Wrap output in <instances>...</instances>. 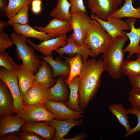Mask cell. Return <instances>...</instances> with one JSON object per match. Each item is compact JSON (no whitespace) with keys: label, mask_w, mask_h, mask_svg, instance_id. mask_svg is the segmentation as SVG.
Masks as SVG:
<instances>
[{"label":"cell","mask_w":140,"mask_h":140,"mask_svg":"<svg viewBox=\"0 0 140 140\" xmlns=\"http://www.w3.org/2000/svg\"><path fill=\"white\" fill-rule=\"evenodd\" d=\"M0 66L10 70L16 69L18 65L13 61L7 52H5L0 53Z\"/></svg>","instance_id":"cell-33"},{"label":"cell","mask_w":140,"mask_h":140,"mask_svg":"<svg viewBox=\"0 0 140 140\" xmlns=\"http://www.w3.org/2000/svg\"><path fill=\"white\" fill-rule=\"evenodd\" d=\"M87 5L92 13L104 21L119 5L118 0H88Z\"/></svg>","instance_id":"cell-8"},{"label":"cell","mask_w":140,"mask_h":140,"mask_svg":"<svg viewBox=\"0 0 140 140\" xmlns=\"http://www.w3.org/2000/svg\"><path fill=\"white\" fill-rule=\"evenodd\" d=\"M30 5H27L19 11L13 16L9 18L7 23L9 25L18 24L22 25L29 24L28 11Z\"/></svg>","instance_id":"cell-32"},{"label":"cell","mask_w":140,"mask_h":140,"mask_svg":"<svg viewBox=\"0 0 140 140\" xmlns=\"http://www.w3.org/2000/svg\"><path fill=\"white\" fill-rule=\"evenodd\" d=\"M14 45L8 34L3 31H0V53L5 52L6 50Z\"/></svg>","instance_id":"cell-34"},{"label":"cell","mask_w":140,"mask_h":140,"mask_svg":"<svg viewBox=\"0 0 140 140\" xmlns=\"http://www.w3.org/2000/svg\"><path fill=\"white\" fill-rule=\"evenodd\" d=\"M43 105L55 114V119L57 120H64L71 119L79 120L84 117L81 114L84 112L83 111L77 112L73 110L61 101L55 102L48 100Z\"/></svg>","instance_id":"cell-10"},{"label":"cell","mask_w":140,"mask_h":140,"mask_svg":"<svg viewBox=\"0 0 140 140\" xmlns=\"http://www.w3.org/2000/svg\"><path fill=\"white\" fill-rule=\"evenodd\" d=\"M71 7V3L68 0H58L56 7L51 10L49 15L58 19L70 22L72 18Z\"/></svg>","instance_id":"cell-27"},{"label":"cell","mask_w":140,"mask_h":140,"mask_svg":"<svg viewBox=\"0 0 140 140\" xmlns=\"http://www.w3.org/2000/svg\"><path fill=\"white\" fill-rule=\"evenodd\" d=\"M35 29L47 34L51 38L66 34L72 30L71 22L53 18L45 27L34 26Z\"/></svg>","instance_id":"cell-12"},{"label":"cell","mask_w":140,"mask_h":140,"mask_svg":"<svg viewBox=\"0 0 140 140\" xmlns=\"http://www.w3.org/2000/svg\"><path fill=\"white\" fill-rule=\"evenodd\" d=\"M71 20L72 33L75 43L79 45L85 44L90 26L91 18L86 12H78L71 14Z\"/></svg>","instance_id":"cell-7"},{"label":"cell","mask_w":140,"mask_h":140,"mask_svg":"<svg viewBox=\"0 0 140 140\" xmlns=\"http://www.w3.org/2000/svg\"><path fill=\"white\" fill-rule=\"evenodd\" d=\"M70 3L71 7L70 12L71 14L76 12H86V7L83 0H68Z\"/></svg>","instance_id":"cell-35"},{"label":"cell","mask_w":140,"mask_h":140,"mask_svg":"<svg viewBox=\"0 0 140 140\" xmlns=\"http://www.w3.org/2000/svg\"><path fill=\"white\" fill-rule=\"evenodd\" d=\"M23 105H43L49 100L48 88L34 83L30 89L23 96Z\"/></svg>","instance_id":"cell-14"},{"label":"cell","mask_w":140,"mask_h":140,"mask_svg":"<svg viewBox=\"0 0 140 140\" xmlns=\"http://www.w3.org/2000/svg\"><path fill=\"white\" fill-rule=\"evenodd\" d=\"M64 58L69 63L70 67L69 76L65 82L68 86L76 76L79 75L82 69L83 62L81 56L77 54L73 57H64Z\"/></svg>","instance_id":"cell-29"},{"label":"cell","mask_w":140,"mask_h":140,"mask_svg":"<svg viewBox=\"0 0 140 140\" xmlns=\"http://www.w3.org/2000/svg\"><path fill=\"white\" fill-rule=\"evenodd\" d=\"M0 79L8 86L13 97L15 113L19 115L23 106V96L19 85L16 69L8 70L3 68L0 70Z\"/></svg>","instance_id":"cell-5"},{"label":"cell","mask_w":140,"mask_h":140,"mask_svg":"<svg viewBox=\"0 0 140 140\" xmlns=\"http://www.w3.org/2000/svg\"><path fill=\"white\" fill-rule=\"evenodd\" d=\"M129 114H133L136 116L138 119V123L136 126L131 129L128 133H126L124 137H127L137 132L140 131V110L135 108H132L127 109Z\"/></svg>","instance_id":"cell-36"},{"label":"cell","mask_w":140,"mask_h":140,"mask_svg":"<svg viewBox=\"0 0 140 140\" xmlns=\"http://www.w3.org/2000/svg\"><path fill=\"white\" fill-rule=\"evenodd\" d=\"M67 35L66 34L55 38L41 41L40 44H35L29 38H28L26 42L35 50L41 53L44 55L46 56L51 55L53 51L65 46L67 43Z\"/></svg>","instance_id":"cell-13"},{"label":"cell","mask_w":140,"mask_h":140,"mask_svg":"<svg viewBox=\"0 0 140 140\" xmlns=\"http://www.w3.org/2000/svg\"><path fill=\"white\" fill-rule=\"evenodd\" d=\"M31 10L34 14L38 15L40 13L42 10V6H31Z\"/></svg>","instance_id":"cell-43"},{"label":"cell","mask_w":140,"mask_h":140,"mask_svg":"<svg viewBox=\"0 0 140 140\" xmlns=\"http://www.w3.org/2000/svg\"><path fill=\"white\" fill-rule=\"evenodd\" d=\"M66 41L67 43L65 46L55 50L60 56L64 54L71 55L79 54L82 56L83 62L88 60L89 56L94 57L88 45L86 44L81 45L77 44L74 39L72 34L67 38Z\"/></svg>","instance_id":"cell-11"},{"label":"cell","mask_w":140,"mask_h":140,"mask_svg":"<svg viewBox=\"0 0 140 140\" xmlns=\"http://www.w3.org/2000/svg\"><path fill=\"white\" fill-rule=\"evenodd\" d=\"M132 3V0H125L123 5L109 16L120 19L127 17L140 19V6L135 8Z\"/></svg>","instance_id":"cell-25"},{"label":"cell","mask_w":140,"mask_h":140,"mask_svg":"<svg viewBox=\"0 0 140 140\" xmlns=\"http://www.w3.org/2000/svg\"><path fill=\"white\" fill-rule=\"evenodd\" d=\"M79 84V76L78 75L74 78L68 85L70 90L69 99L67 102L65 103L68 107L77 112L83 111L78 105Z\"/></svg>","instance_id":"cell-26"},{"label":"cell","mask_w":140,"mask_h":140,"mask_svg":"<svg viewBox=\"0 0 140 140\" xmlns=\"http://www.w3.org/2000/svg\"><path fill=\"white\" fill-rule=\"evenodd\" d=\"M125 34L113 40L102 57L103 67L113 79H118L121 76V67L124 58V46L128 39Z\"/></svg>","instance_id":"cell-2"},{"label":"cell","mask_w":140,"mask_h":140,"mask_svg":"<svg viewBox=\"0 0 140 140\" xmlns=\"http://www.w3.org/2000/svg\"></svg>","instance_id":"cell-48"},{"label":"cell","mask_w":140,"mask_h":140,"mask_svg":"<svg viewBox=\"0 0 140 140\" xmlns=\"http://www.w3.org/2000/svg\"><path fill=\"white\" fill-rule=\"evenodd\" d=\"M132 87V90L135 93L140 94V75L128 77Z\"/></svg>","instance_id":"cell-39"},{"label":"cell","mask_w":140,"mask_h":140,"mask_svg":"<svg viewBox=\"0 0 140 140\" xmlns=\"http://www.w3.org/2000/svg\"><path fill=\"white\" fill-rule=\"evenodd\" d=\"M0 117V137L7 133L19 132L25 123L18 114L14 116L5 114Z\"/></svg>","instance_id":"cell-18"},{"label":"cell","mask_w":140,"mask_h":140,"mask_svg":"<svg viewBox=\"0 0 140 140\" xmlns=\"http://www.w3.org/2000/svg\"><path fill=\"white\" fill-rule=\"evenodd\" d=\"M83 121L72 119L64 120L52 119L49 122V124L56 129V134L53 140H62L72 127L80 125Z\"/></svg>","instance_id":"cell-22"},{"label":"cell","mask_w":140,"mask_h":140,"mask_svg":"<svg viewBox=\"0 0 140 140\" xmlns=\"http://www.w3.org/2000/svg\"><path fill=\"white\" fill-rule=\"evenodd\" d=\"M88 136L86 133L81 132L72 138H64L62 140H83L85 139Z\"/></svg>","instance_id":"cell-42"},{"label":"cell","mask_w":140,"mask_h":140,"mask_svg":"<svg viewBox=\"0 0 140 140\" xmlns=\"http://www.w3.org/2000/svg\"><path fill=\"white\" fill-rule=\"evenodd\" d=\"M38 56L47 62L52 67L53 70L52 77L53 78L60 75L68 78L70 73V67L67 61H63L59 57L54 59L52 55Z\"/></svg>","instance_id":"cell-23"},{"label":"cell","mask_w":140,"mask_h":140,"mask_svg":"<svg viewBox=\"0 0 140 140\" xmlns=\"http://www.w3.org/2000/svg\"><path fill=\"white\" fill-rule=\"evenodd\" d=\"M19 115L25 123L50 122L52 119L56 118L55 114L43 105L39 104L23 105Z\"/></svg>","instance_id":"cell-6"},{"label":"cell","mask_w":140,"mask_h":140,"mask_svg":"<svg viewBox=\"0 0 140 140\" xmlns=\"http://www.w3.org/2000/svg\"><path fill=\"white\" fill-rule=\"evenodd\" d=\"M16 70L20 93L23 96L34 84L35 75L23 63L18 65Z\"/></svg>","instance_id":"cell-17"},{"label":"cell","mask_w":140,"mask_h":140,"mask_svg":"<svg viewBox=\"0 0 140 140\" xmlns=\"http://www.w3.org/2000/svg\"><path fill=\"white\" fill-rule=\"evenodd\" d=\"M9 25L7 22L4 20H0V31H3L4 29Z\"/></svg>","instance_id":"cell-44"},{"label":"cell","mask_w":140,"mask_h":140,"mask_svg":"<svg viewBox=\"0 0 140 140\" xmlns=\"http://www.w3.org/2000/svg\"><path fill=\"white\" fill-rule=\"evenodd\" d=\"M42 0H33L31 3V6H41Z\"/></svg>","instance_id":"cell-45"},{"label":"cell","mask_w":140,"mask_h":140,"mask_svg":"<svg viewBox=\"0 0 140 140\" xmlns=\"http://www.w3.org/2000/svg\"><path fill=\"white\" fill-rule=\"evenodd\" d=\"M14 113L12 94L8 86L1 80L0 116L5 114L13 115Z\"/></svg>","instance_id":"cell-20"},{"label":"cell","mask_w":140,"mask_h":140,"mask_svg":"<svg viewBox=\"0 0 140 140\" xmlns=\"http://www.w3.org/2000/svg\"><path fill=\"white\" fill-rule=\"evenodd\" d=\"M108 108L111 114L116 116L120 124L124 128L126 133L129 132L131 128L129 122V113L127 110L122 104L119 103L111 104Z\"/></svg>","instance_id":"cell-28"},{"label":"cell","mask_w":140,"mask_h":140,"mask_svg":"<svg viewBox=\"0 0 140 140\" xmlns=\"http://www.w3.org/2000/svg\"><path fill=\"white\" fill-rule=\"evenodd\" d=\"M19 136L22 140H44L45 139L35 133L28 131H20Z\"/></svg>","instance_id":"cell-37"},{"label":"cell","mask_w":140,"mask_h":140,"mask_svg":"<svg viewBox=\"0 0 140 140\" xmlns=\"http://www.w3.org/2000/svg\"><path fill=\"white\" fill-rule=\"evenodd\" d=\"M113 40L110 36L99 23L91 18L85 44L89 46L94 57L103 53Z\"/></svg>","instance_id":"cell-3"},{"label":"cell","mask_w":140,"mask_h":140,"mask_svg":"<svg viewBox=\"0 0 140 140\" xmlns=\"http://www.w3.org/2000/svg\"><path fill=\"white\" fill-rule=\"evenodd\" d=\"M64 77L62 75L59 76L55 84L52 87L48 88L49 100L55 102L61 101L64 103L68 101L69 90Z\"/></svg>","instance_id":"cell-21"},{"label":"cell","mask_w":140,"mask_h":140,"mask_svg":"<svg viewBox=\"0 0 140 140\" xmlns=\"http://www.w3.org/2000/svg\"><path fill=\"white\" fill-rule=\"evenodd\" d=\"M25 131L34 132L47 140H53L56 132V129L50 125L49 122L46 121L25 123L20 130Z\"/></svg>","instance_id":"cell-16"},{"label":"cell","mask_w":140,"mask_h":140,"mask_svg":"<svg viewBox=\"0 0 140 140\" xmlns=\"http://www.w3.org/2000/svg\"><path fill=\"white\" fill-rule=\"evenodd\" d=\"M136 20V18H128L126 22L130 28V32L127 33L123 31L124 34L127 36L130 40L129 44L123 49L124 53L129 52L128 59H130L134 53H140V27H135L134 24Z\"/></svg>","instance_id":"cell-15"},{"label":"cell","mask_w":140,"mask_h":140,"mask_svg":"<svg viewBox=\"0 0 140 140\" xmlns=\"http://www.w3.org/2000/svg\"><path fill=\"white\" fill-rule=\"evenodd\" d=\"M12 26L15 32L22 34L27 38H33L41 41L52 38L47 34L35 29L29 24L22 25L15 24Z\"/></svg>","instance_id":"cell-24"},{"label":"cell","mask_w":140,"mask_h":140,"mask_svg":"<svg viewBox=\"0 0 140 140\" xmlns=\"http://www.w3.org/2000/svg\"><path fill=\"white\" fill-rule=\"evenodd\" d=\"M123 0H118L119 5H120L121 4Z\"/></svg>","instance_id":"cell-47"},{"label":"cell","mask_w":140,"mask_h":140,"mask_svg":"<svg viewBox=\"0 0 140 140\" xmlns=\"http://www.w3.org/2000/svg\"><path fill=\"white\" fill-rule=\"evenodd\" d=\"M104 69L103 59L92 58L83 62L79 76V103L82 110L86 109L95 96L101 82V76Z\"/></svg>","instance_id":"cell-1"},{"label":"cell","mask_w":140,"mask_h":140,"mask_svg":"<svg viewBox=\"0 0 140 140\" xmlns=\"http://www.w3.org/2000/svg\"><path fill=\"white\" fill-rule=\"evenodd\" d=\"M10 38L16 46L15 52L18 58L36 73L40 67L41 61L38 55L35 54L34 49L27 44V38L15 32L11 33Z\"/></svg>","instance_id":"cell-4"},{"label":"cell","mask_w":140,"mask_h":140,"mask_svg":"<svg viewBox=\"0 0 140 140\" xmlns=\"http://www.w3.org/2000/svg\"><path fill=\"white\" fill-rule=\"evenodd\" d=\"M8 0H0V16L4 17L5 16V11L8 4Z\"/></svg>","instance_id":"cell-41"},{"label":"cell","mask_w":140,"mask_h":140,"mask_svg":"<svg viewBox=\"0 0 140 140\" xmlns=\"http://www.w3.org/2000/svg\"><path fill=\"white\" fill-rule=\"evenodd\" d=\"M50 66L44 60L41 61V66L35 74V83L47 88L52 87L55 84L57 80L52 78L53 70Z\"/></svg>","instance_id":"cell-19"},{"label":"cell","mask_w":140,"mask_h":140,"mask_svg":"<svg viewBox=\"0 0 140 140\" xmlns=\"http://www.w3.org/2000/svg\"><path fill=\"white\" fill-rule=\"evenodd\" d=\"M91 18L96 21L110 36L113 40L116 37L124 35L123 31L130 28L126 22L120 19L109 16L106 21L102 20L92 13Z\"/></svg>","instance_id":"cell-9"},{"label":"cell","mask_w":140,"mask_h":140,"mask_svg":"<svg viewBox=\"0 0 140 140\" xmlns=\"http://www.w3.org/2000/svg\"><path fill=\"white\" fill-rule=\"evenodd\" d=\"M19 132L16 131L6 134L0 137V140H22L18 135Z\"/></svg>","instance_id":"cell-40"},{"label":"cell","mask_w":140,"mask_h":140,"mask_svg":"<svg viewBox=\"0 0 140 140\" xmlns=\"http://www.w3.org/2000/svg\"><path fill=\"white\" fill-rule=\"evenodd\" d=\"M121 69L122 73L128 77L140 75V60L138 58L135 60H124Z\"/></svg>","instance_id":"cell-30"},{"label":"cell","mask_w":140,"mask_h":140,"mask_svg":"<svg viewBox=\"0 0 140 140\" xmlns=\"http://www.w3.org/2000/svg\"><path fill=\"white\" fill-rule=\"evenodd\" d=\"M128 100L133 108L140 110V94L131 89L128 93Z\"/></svg>","instance_id":"cell-38"},{"label":"cell","mask_w":140,"mask_h":140,"mask_svg":"<svg viewBox=\"0 0 140 140\" xmlns=\"http://www.w3.org/2000/svg\"><path fill=\"white\" fill-rule=\"evenodd\" d=\"M136 55L137 56V58L138 59L140 60V53H137Z\"/></svg>","instance_id":"cell-46"},{"label":"cell","mask_w":140,"mask_h":140,"mask_svg":"<svg viewBox=\"0 0 140 140\" xmlns=\"http://www.w3.org/2000/svg\"><path fill=\"white\" fill-rule=\"evenodd\" d=\"M33 0H8L5 11V16L9 18L12 17L25 6L31 4Z\"/></svg>","instance_id":"cell-31"}]
</instances>
